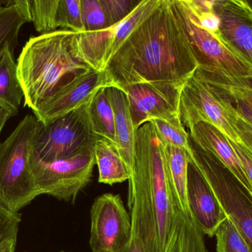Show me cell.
Masks as SVG:
<instances>
[{
    "mask_svg": "<svg viewBox=\"0 0 252 252\" xmlns=\"http://www.w3.org/2000/svg\"><path fill=\"white\" fill-rule=\"evenodd\" d=\"M198 67L171 1L160 0L126 38L105 71L121 88L155 81L184 84Z\"/></svg>",
    "mask_w": 252,
    "mask_h": 252,
    "instance_id": "6da1fadb",
    "label": "cell"
},
{
    "mask_svg": "<svg viewBox=\"0 0 252 252\" xmlns=\"http://www.w3.org/2000/svg\"><path fill=\"white\" fill-rule=\"evenodd\" d=\"M132 235L150 252H164L176 207L169 185L164 146L151 121L136 130L134 164L128 180Z\"/></svg>",
    "mask_w": 252,
    "mask_h": 252,
    "instance_id": "7a4b0ae2",
    "label": "cell"
},
{
    "mask_svg": "<svg viewBox=\"0 0 252 252\" xmlns=\"http://www.w3.org/2000/svg\"><path fill=\"white\" fill-rule=\"evenodd\" d=\"M77 33L59 30L29 38L21 50L17 74L25 106L32 111L50 96L65 75H78L91 69L77 54Z\"/></svg>",
    "mask_w": 252,
    "mask_h": 252,
    "instance_id": "3957f363",
    "label": "cell"
},
{
    "mask_svg": "<svg viewBox=\"0 0 252 252\" xmlns=\"http://www.w3.org/2000/svg\"><path fill=\"white\" fill-rule=\"evenodd\" d=\"M38 123L34 115H25L0 143V203L13 213H19L39 196L30 165Z\"/></svg>",
    "mask_w": 252,
    "mask_h": 252,
    "instance_id": "277c9868",
    "label": "cell"
},
{
    "mask_svg": "<svg viewBox=\"0 0 252 252\" xmlns=\"http://www.w3.org/2000/svg\"><path fill=\"white\" fill-rule=\"evenodd\" d=\"M92 99L49 124H43L39 121L32 150L40 159L52 162L94 149L98 137L93 132L90 121Z\"/></svg>",
    "mask_w": 252,
    "mask_h": 252,
    "instance_id": "5b68a950",
    "label": "cell"
},
{
    "mask_svg": "<svg viewBox=\"0 0 252 252\" xmlns=\"http://www.w3.org/2000/svg\"><path fill=\"white\" fill-rule=\"evenodd\" d=\"M173 12L192 47L198 69L252 81V66L228 48L218 36L201 28L185 0H170Z\"/></svg>",
    "mask_w": 252,
    "mask_h": 252,
    "instance_id": "8992f818",
    "label": "cell"
},
{
    "mask_svg": "<svg viewBox=\"0 0 252 252\" xmlns=\"http://www.w3.org/2000/svg\"><path fill=\"white\" fill-rule=\"evenodd\" d=\"M191 160L214 191L220 206L252 252V192L210 154L190 143Z\"/></svg>",
    "mask_w": 252,
    "mask_h": 252,
    "instance_id": "52a82bcc",
    "label": "cell"
},
{
    "mask_svg": "<svg viewBox=\"0 0 252 252\" xmlns=\"http://www.w3.org/2000/svg\"><path fill=\"white\" fill-rule=\"evenodd\" d=\"M30 165L39 196L73 202L91 181L96 165L94 149L52 162L43 161L32 150Z\"/></svg>",
    "mask_w": 252,
    "mask_h": 252,
    "instance_id": "ba28073f",
    "label": "cell"
},
{
    "mask_svg": "<svg viewBox=\"0 0 252 252\" xmlns=\"http://www.w3.org/2000/svg\"><path fill=\"white\" fill-rule=\"evenodd\" d=\"M179 114L182 124L189 130L198 123H208L219 129L229 140L243 144L226 102L207 83L195 75L182 87Z\"/></svg>",
    "mask_w": 252,
    "mask_h": 252,
    "instance_id": "9c48e42d",
    "label": "cell"
},
{
    "mask_svg": "<svg viewBox=\"0 0 252 252\" xmlns=\"http://www.w3.org/2000/svg\"><path fill=\"white\" fill-rule=\"evenodd\" d=\"M90 246L93 252H120L130 242L131 220L121 195L105 193L90 211Z\"/></svg>",
    "mask_w": 252,
    "mask_h": 252,
    "instance_id": "30bf717a",
    "label": "cell"
},
{
    "mask_svg": "<svg viewBox=\"0 0 252 252\" xmlns=\"http://www.w3.org/2000/svg\"><path fill=\"white\" fill-rule=\"evenodd\" d=\"M118 87L106 71L90 69L60 84L32 111L43 124H47L80 108L99 90Z\"/></svg>",
    "mask_w": 252,
    "mask_h": 252,
    "instance_id": "8fae6325",
    "label": "cell"
},
{
    "mask_svg": "<svg viewBox=\"0 0 252 252\" xmlns=\"http://www.w3.org/2000/svg\"><path fill=\"white\" fill-rule=\"evenodd\" d=\"M183 85L155 81L121 87L127 96L135 130L154 120L168 121L180 116L179 104Z\"/></svg>",
    "mask_w": 252,
    "mask_h": 252,
    "instance_id": "7c38bea8",
    "label": "cell"
},
{
    "mask_svg": "<svg viewBox=\"0 0 252 252\" xmlns=\"http://www.w3.org/2000/svg\"><path fill=\"white\" fill-rule=\"evenodd\" d=\"M213 9L220 22L219 38L252 66V4L243 0H218Z\"/></svg>",
    "mask_w": 252,
    "mask_h": 252,
    "instance_id": "4fadbf2b",
    "label": "cell"
},
{
    "mask_svg": "<svg viewBox=\"0 0 252 252\" xmlns=\"http://www.w3.org/2000/svg\"><path fill=\"white\" fill-rule=\"evenodd\" d=\"M187 193L192 218L204 235L213 238L227 215L210 183L191 159L188 165Z\"/></svg>",
    "mask_w": 252,
    "mask_h": 252,
    "instance_id": "5bb4252c",
    "label": "cell"
},
{
    "mask_svg": "<svg viewBox=\"0 0 252 252\" xmlns=\"http://www.w3.org/2000/svg\"><path fill=\"white\" fill-rule=\"evenodd\" d=\"M189 136L190 143L215 157L252 192L238 155L223 133L212 124L201 122L189 130Z\"/></svg>",
    "mask_w": 252,
    "mask_h": 252,
    "instance_id": "9a60e30c",
    "label": "cell"
},
{
    "mask_svg": "<svg viewBox=\"0 0 252 252\" xmlns=\"http://www.w3.org/2000/svg\"><path fill=\"white\" fill-rule=\"evenodd\" d=\"M106 96L113 108L116 131V149L128 169L130 177L134 164L136 132L129 110L125 92L118 87L106 88Z\"/></svg>",
    "mask_w": 252,
    "mask_h": 252,
    "instance_id": "2e32d148",
    "label": "cell"
},
{
    "mask_svg": "<svg viewBox=\"0 0 252 252\" xmlns=\"http://www.w3.org/2000/svg\"><path fill=\"white\" fill-rule=\"evenodd\" d=\"M194 75L205 81L222 99L252 124V81L230 78L197 69Z\"/></svg>",
    "mask_w": 252,
    "mask_h": 252,
    "instance_id": "e0dca14e",
    "label": "cell"
},
{
    "mask_svg": "<svg viewBox=\"0 0 252 252\" xmlns=\"http://www.w3.org/2000/svg\"><path fill=\"white\" fill-rule=\"evenodd\" d=\"M164 146L169 185L175 207L183 214L190 216L187 193L190 156L182 148L164 144Z\"/></svg>",
    "mask_w": 252,
    "mask_h": 252,
    "instance_id": "ac0fdd59",
    "label": "cell"
},
{
    "mask_svg": "<svg viewBox=\"0 0 252 252\" xmlns=\"http://www.w3.org/2000/svg\"><path fill=\"white\" fill-rule=\"evenodd\" d=\"M113 34V26L100 31L77 33L75 44L79 59L94 71H105Z\"/></svg>",
    "mask_w": 252,
    "mask_h": 252,
    "instance_id": "d6986e66",
    "label": "cell"
},
{
    "mask_svg": "<svg viewBox=\"0 0 252 252\" xmlns=\"http://www.w3.org/2000/svg\"><path fill=\"white\" fill-rule=\"evenodd\" d=\"M15 47L7 44L0 51V105L16 115L24 100V93L18 78Z\"/></svg>",
    "mask_w": 252,
    "mask_h": 252,
    "instance_id": "ffe728a7",
    "label": "cell"
},
{
    "mask_svg": "<svg viewBox=\"0 0 252 252\" xmlns=\"http://www.w3.org/2000/svg\"><path fill=\"white\" fill-rule=\"evenodd\" d=\"M164 252H208L204 234L191 216L176 210Z\"/></svg>",
    "mask_w": 252,
    "mask_h": 252,
    "instance_id": "44dd1931",
    "label": "cell"
},
{
    "mask_svg": "<svg viewBox=\"0 0 252 252\" xmlns=\"http://www.w3.org/2000/svg\"><path fill=\"white\" fill-rule=\"evenodd\" d=\"M95 164L98 169V181L114 185L130 179L128 169L118 153L115 144L98 138L94 146Z\"/></svg>",
    "mask_w": 252,
    "mask_h": 252,
    "instance_id": "7402d4cb",
    "label": "cell"
},
{
    "mask_svg": "<svg viewBox=\"0 0 252 252\" xmlns=\"http://www.w3.org/2000/svg\"><path fill=\"white\" fill-rule=\"evenodd\" d=\"M106 88L99 90L92 99L90 117L94 134L116 145L115 113L106 96Z\"/></svg>",
    "mask_w": 252,
    "mask_h": 252,
    "instance_id": "603a6c76",
    "label": "cell"
},
{
    "mask_svg": "<svg viewBox=\"0 0 252 252\" xmlns=\"http://www.w3.org/2000/svg\"><path fill=\"white\" fill-rule=\"evenodd\" d=\"M159 2L160 0H141L136 8L126 19L114 25L113 38L108 55V63L121 48L126 38L157 8Z\"/></svg>",
    "mask_w": 252,
    "mask_h": 252,
    "instance_id": "cb8c5ba5",
    "label": "cell"
},
{
    "mask_svg": "<svg viewBox=\"0 0 252 252\" xmlns=\"http://www.w3.org/2000/svg\"><path fill=\"white\" fill-rule=\"evenodd\" d=\"M27 22L28 17L16 0H7L0 7V51L7 44L18 45L21 28Z\"/></svg>",
    "mask_w": 252,
    "mask_h": 252,
    "instance_id": "d4e9b609",
    "label": "cell"
},
{
    "mask_svg": "<svg viewBox=\"0 0 252 252\" xmlns=\"http://www.w3.org/2000/svg\"><path fill=\"white\" fill-rule=\"evenodd\" d=\"M151 122L163 144L182 148L188 152L189 156L192 155L189 136L182 124L180 116L168 121L154 120Z\"/></svg>",
    "mask_w": 252,
    "mask_h": 252,
    "instance_id": "484cf974",
    "label": "cell"
},
{
    "mask_svg": "<svg viewBox=\"0 0 252 252\" xmlns=\"http://www.w3.org/2000/svg\"><path fill=\"white\" fill-rule=\"evenodd\" d=\"M215 236L217 252H250L244 237L228 216L218 228Z\"/></svg>",
    "mask_w": 252,
    "mask_h": 252,
    "instance_id": "4316f807",
    "label": "cell"
},
{
    "mask_svg": "<svg viewBox=\"0 0 252 252\" xmlns=\"http://www.w3.org/2000/svg\"><path fill=\"white\" fill-rule=\"evenodd\" d=\"M56 22L59 30L83 32L81 0H59Z\"/></svg>",
    "mask_w": 252,
    "mask_h": 252,
    "instance_id": "83f0119b",
    "label": "cell"
},
{
    "mask_svg": "<svg viewBox=\"0 0 252 252\" xmlns=\"http://www.w3.org/2000/svg\"><path fill=\"white\" fill-rule=\"evenodd\" d=\"M84 31H96L111 28L100 0H81Z\"/></svg>",
    "mask_w": 252,
    "mask_h": 252,
    "instance_id": "f1b7e54d",
    "label": "cell"
},
{
    "mask_svg": "<svg viewBox=\"0 0 252 252\" xmlns=\"http://www.w3.org/2000/svg\"><path fill=\"white\" fill-rule=\"evenodd\" d=\"M22 214L13 213L0 203V249L7 243L17 241Z\"/></svg>",
    "mask_w": 252,
    "mask_h": 252,
    "instance_id": "f546056e",
    "label": "cell"
},
{
    "mask_svg": "<svg viewBox=\"0 0 252 252\" xmlns=\"http://www.w3.org/2000/svg\"><path fill=\"white\" fill-rule=\"evenodd\" d=\"M141 0H100L110 27L126 19Z\"/></svg>",
    "mask_w": 252,
    "mask_h": 252,
    "instance_id": "4dcf8cb0",
    "label": "cell"
},
{
    "mask_svg": "<svg viewBox=\"0 0 252 252\" xmlns=\"http://www.w3.org/2000/svg\"><path fill=\"white\" fill-rule=\"evenodd\" d=\"M223 100L227 105L228 109H229L231 116L233 120L235 128L242 141L243 146L249 151L252 156V124H250L245 118H243L229 102L225 99Z\"/></svg>",
    "mask_w": 252,
    "mask_h": 252,
    "instance_id": "1f68e13d",
    "label": "cell"
},
{
    "mask_svg": "<svg viewBox=\"0 0 252 252\" xmlns=\"http://www.w3.org/2000/svg\"><path fill=\"white\" fill-rule=\"evenodd\" d=\"M230 141V140H229ZM231 144L238 155V159L242 166L244 173L248 179L252 192V156L249 151L241 144L235 143L230 141Z\"/></svg>",
    "mask_w": 252,
    "mask_h": 252,
    "instance_id": "d6a6232c",
    "label": "cell"
},
{
    "mask_svg": "<svg viewBox=\"0 0 252 252\" xmlns=\"http://www.w3.org/2000/svg\"><path fill=\"white\" fill-rule=\"evenodd\" d=\"M120 252H150L148 249L145 247L143 243L136 238L131 237L130 242L128 243L126 247Z\"/></svg>",
    "mask_w": 252,
    "mask_h": 252,
    "instance_id": "836d02e7",
    "label": "cell"
},
{
    "mask_svg": "<svg viewBox=\"0 0 252 252\" xmlns=\"http://www.w3.org/2000/svg\"><path fill=\"white\" fill-rule=\"evenodd\" d=\"M13 116H16V115L13 112L0 105V136H1L3 127L5 125L7 121Z\"/></svg>",
    "mask_w": 252,
    "mask_h": 252,
    "instance_id": "e575fe53",
    "label": "cell"
},
{
    "mask_svg": "<svg viewBox=\"0 0 252 252\" xmlns=\"http://www.w3.org/2000/svg\"><path fill=\"white\" fill-rule=\"evenodd\" d=\"M17 241H11L7 243L2 248L0 249V252H15Z\"/></svg>",
    "mask_w": 252,
    "mask_h": 252,
    "instance_id": "d590c367",
    "label": "cell"
},
{
    "mask_svg": "<svg viewBox=\"0 0 252 252\" xmlns=\"http://www.w3.org/2000/svg\"><path fill=\"white\" fill-rule=\"evenodd\" d=\"M64 252V251H61V252Z\"/></svg>",
    "mask_w": 252,
    "mask_h": 252,
    "instance_id": "8d00e7d4",
    "label": "cell"
}]
</instances>
